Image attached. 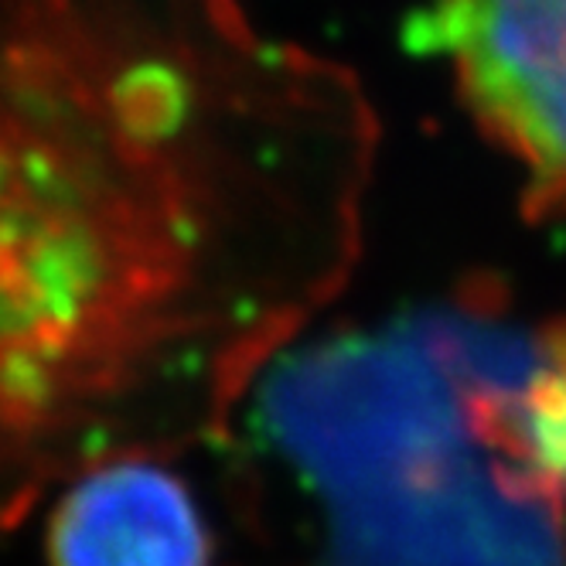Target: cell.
Instances as JSON below:
<instances>
[{"label":"cell","mask_w":566,"mask_h":566,"mask_svg":"<svg viewBox=\"0 0 566 566\" xmlns=\"http://www.w3.org/2000/svg\"><path fill=\"white\" fill-rule=\"evenodd\" d=\"M376 150L235 0H0V533L229 423L348 283Z\"/></svg>","instance_id":"obj_1"},{"label":"cell","mask_w":566,"mask_h":566,"mask_svg":"<svg viewBox=\"0 0 566 566\" xmlns=\"http://www.w3.org/2000/svg\"><path fill=\"white\" fill-rule=\"evenodd\" d=\"M52 566H212V543L185 484L160 464H113L59 495Z\"/></svg>","instance_id":"obj_2"},{"label":"cell","mask_w":566,"mask_h":566,"mask_svg":"<svg viewBox=\"0 0 566 566\" xmlns=\"http://www.w3.org/2000/svg\"><path fill=\"white\" fill-rule=\"evenodd\" d=\"M423 38L484 130L566 78V0H430Z\"/></svg>","instance_id":"obj_3"},{"label":"cell","mask_w":566,"mask_h":566,"mask_svg":"<svg viewBox=\"0 0 566 566\" xmlns=\"http://www.w3.org/2000/svg\"><path fill=\"white\" fill-rule=\"evenodd\" d=\"M468 427L522 492L566 509V317L546 321V345L512 396L468 402Z\"/></svg>","instance_id":"obj_4"}]
</instances>
